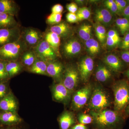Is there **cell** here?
Segmentation results:
<instances>
[{
    "instance_id": "cell-16",
    "label": "cell",
    "mask_w": 129,
    "mask_h": 129,
    "mask_svg": "<svg viewBox=\"0 0 129 129\" xmlns=\"http://www.w3.org/2000/svg\"><path fill=\"white\" fill-rule=\"evenodd\" d=\"M71 93V92L66 88L62 82L56 84L53 86V98L57 101H67L69 99Z\"/></svg>"
},
{
    "instance_id": "cell-10",
    "label": "cell",
    "mask_w": 129,
    "mask_h": 129,
    "mask_svg": "<svg viewBox=\"0 0 129 129\" xmlns=\"http://www.w3.org/2000/svg\"><path fill=\"white\" fill-rule=\"evenodd\" d=\"M20 26L11 29H0V47L18 41L21 38Z\"/></svg>"
},
{
    "instance_id": "cell-20",
    "label": "cell",
    "mask_w": 129,
    "mask_h": 129,
    "mask_svg": "<svg viewBox=\"0 0 129 129\" xmlns=\"http://www.w3.org/2000/svg\"><path fill=\"white\" fill-rule=\"evenodd\" d=\"M18 5L12 0H0V13L16 16L19 11Z\"/></svg>"
},
{
    "instance_id": "cell-17",
    "label": "cell",
    "mask_w": 129,
    "mask_h": 129,
    "mask_svg": "<svg viewBox=\"0 0 129 129\" xmlns=\"http://www.w3.org/2000/svg\"><path fill=\"white\" fill-rule=\"evenodd\" d=\"M95 19L97 23L107 26L110 25L113 19L112 13L108 9L100 8L96 10Z\"/></svg>"
},
{
    "instance_id": "cell-24",
    "label": "cell",
    "mask_w": 129,
    "mask_h": 129,
    "mask_svg": "<svg viewBox=\"0 0 129 129\" xmlns=\"http://www.w3.org/2000/svg\"><path fill=\"white\" fill-rule=\"evenodd\" d=\"M47 69V63L37 57L34 64L29 68V70L33 73L48 76Z\"/></svg>"
},
{
    "instance_id": "cell-4",
    "label": "cell",
    "mask_w": 129,
    "mask_h": 129,
    "mask_svg": "<svg viewBox=\"0 0 129 129\" xmlns=\"http://www.w3.org/2000/svg\"><path fill=\"white\" fill-rule=\"evenodd\" d=\"M89 102V108L92 111H99L109 107L111 101L107 92L100 87H96L92 90Z\"/></svg>"
},
{
    "instance_id": "cell-19",
    "label": "cell",
    "mask_w": 129,
    "mask_h": 129,
    "mask_svg": "<svg viewBox=\"0 0 129 129\" xmlns=\"http://www.w3.org/2000/svg\"><path fill=\"white\" fill-rule=\"evenodd\" d=\"M103 62L110 70L118 72L122 70L123 65L122 61L117 56L113 54H109L103 58Z\"/></svg>"
},
{
    "instance_id": "cell-38",
    "label": "cell",
    "mask_w": 129,
    "mask_h": 129,
    "mask_svg": "<svg viewBox=\"0 0 129 129\" xmlns=\"http://www.w3.org/2000/svg\"><path fill=\"white\" fill-rule=\"evenodd\" d=\"M66 17L67 22L69 23H75L79 21L78 17L75 13H68L66 14Z\"/></svg>"
},
{
    "instance_id": "cell-50",
    "label": "cell",
    "mask_w": 129,
    "mask_h": 129,
    "mask_svg": "<svg viewBox=\"0 0 129 129\" xmlns=\"http://www.w3.org/2000/svg\"><path fill=\"white\" fill-rule=\"evenodd\" d=\"M125 76L127 77V78L129 80V68L127 70V71L125 72Z\"/></svg>"
},
{
    "instance_id": "cell-41",
    "label": "cell",
    "mask_w": 129,
    "mask_h": 129,
    "mask_svg": "<svg viewBox=\"0 0 129 129\" xmlns=\"http://www.w3.org/2000/svg\"><path fill=\"white\" fill-rule=\"evenodd\" d=\"M63 11V7L62 5L60 4H56L51 8L52 13L62 14Z\"/></svg>"
},
{
    "instance_id": "cell-22",
    "label": "cell",
    "mask_w": 129,
    "mask_h": 129,
    "mask_svg": "<svg viewBox=\"0 0 129 129\" xmlns=\"http://www.w3.org/2000/svg\"><path fill=\"white\" fill-rule=\"evenodd\" d=\"M59 123L61 129H69L75 123L73 114L69 111H65L60 116Z\"/></svg>"
},
{
    "instance_id": "cell-33",
    "label": "cell",
    "mask_w": 129,
    "mask_h": 129,
    "mask_svg": "<svg viewBox=\"0 0 129 129\" xmlns=\"http://www.w3.org/2000/svg\"><path fill=\"white\" fill-rule=\"evenodd\" d=\"M79 21L88 19L91 15L90 11L88 8L83 7L78 8L76 13Z\"/></svg>"
},
{
    "instance_id": "cell-49",
    "label": "cell",
    "mask_w": 129,
    "mask_h": 129,
    "mask_svg": "<svg viewBox=\"0 0 129 129\" xmlns=\"http://www.w3.org/2000/svg\"><path fill=\"white\" fill-rule=\"evenodd\" d=\"M84 1H81V0H78V1H75V2L76 3V4H78L79 5H83L84 3L85 2Z\"/></svg>"
},
{
    "instance_id": "cell-21",
    "label": "cell",
    "mask_w": 129,
    "mask_h": 129,
    "mask_svg": "<svg viewBox=\"0 0 129 129\" xmlns=\"http://www.w3.org/2000/svg\"><path fill=\"white\" fill-rule=\"evenodd\" d=\"M19 26L15 16L6 13H0V29H11Z\"/></svg>"
},
{
    "instance_id": "cell-45",
    "label": "cell",
    "mask_w": 129,
    "mask_h": 129,
    "mask_svg": "<svg viewBox=\"0 0 129 129\" xmlns=\"http://www.w3.org/2000/svg\"><path fill=\"white\" fill-rule=\"evenodd\" d=\"M70 129H88V128L85 125L80 123L74 125Z\"/></svg>"
},
{
    "instance_id": "cell-15",
    "label": "cell",
    "mask_w": 129,
    "mask_h": 129,
    "mask_svg": "<svg viewBox=\"0 0 129 129\" xmlns=\"http://www.w3.org/2000/svg\"><path fill=\"white\" fill-rule=\"evenodd\" d=\"M17 108V102L11 91L0 100V111L16 112Z\"/></svg>"
},
{
    "instance_id": "cell-7",
    "label": "cell",
    "mask_w": 129,
    "mask_h": 129,
    "mask_svg": "<svg viewBox=\"0 0 129 129\" xmlns=\"http://www.w3.org/2000/svg\"><path fill=\"white\" fill-rule=\"evenodd\" d=\"M33 49L37 57L46 63L56 60L58 57L53 48L44 39Z\"/></svg>"
},
{
    "instance_id": "cell-36",
    "label": "cell",
    "mask_w": 129,
    "mask_h": 129,
    "mask_svg": "<svg viewBox=\"0 0 129 129\" xmlns=\"http://www.w3.org/2000/svg\"><path fill=\"white\" fill-rule=\"evenodd\" d=\"M118 8V14H122L126 7L128 6L127 1L124 0H115L114 1Z\"/></svg>"
},
{
    "instance_id": "cell-44",
    "label": "cell",
    "mask_w": 129,
    "mask_h": 129,
    "mask_svg": "<svg viewBox=\"0 0 129 129\" xmlns=\"http://www.w3.org/2000/svg\"><path fill=\"white\" fill-rule=\"evenodd\" d=\"M122 15L123 16L124 18L127 19L129 21V5H128L124 9Z\"/></svg>"
},
{
    "instance_id": "cell-6",
    "label": "cell",
    "mask_w": 129,
    "mask_h": 129,
    "mask_svg": "<svg viewBox=\"0 0 129 129\" xmlns=\"http://www.w3.org/2000/svg\"><path fill=\"white\" fill-rule=\"evenodd\" d=\"M21 37L29 48H35L43 39V33L35 28L29 27L22 29Z\"/></svg>"
},
{
    "instance_id": "cell-31",
    "label": "cell",
    "mask_w": 129,
    "mask_h": 129,
    "mask_svg": "<svg viewBox=\"0 0 129 129\" xmlns=\"http://www.w3.org/2000/svg\"><path fill=\"white\" fill-rule=\"evenodd\" d=\"M116 24L122 35L129 31V21L125 18H118L116 20Z\"/></svg>"
},
{
    "instance_id": "cell-13",
    "label": "cell",
    "mask_w": 129,
    "mask_h": 129,
    "mask_svg": "<svg viewBox=\"0 0 129 129\" xmlns=\"http://www.w3.org/2000/svg\"><path fill=\"white\" fill-rule=\"evenodd\" d=\"M47 72L48 76L55 79L61 78L64 70V67L62 63L56 60L47 63Z\"/></svg>"
},
{
    "instance_id": "cell-43",
    "label": "cell",
    "mask_w": 129,
    "mask_h": 129,
    "mask_svg": "<svg viewBox=\"0 0 129 129\" xmlns=\"http://www.w3.org/2000/svg\"><path fill=\"white\" fill-rule=\"evenodd\" d=\"M108 10H109L112 13L118 14V11L117 7V5H116L115 1L113 3L112 5V6L110 7V8L108 9Z\"/></svg>"
},
{
    "instance_id": "cell-30",
    "label": "cell",
    "mask_w": 129,
    "mask_h": 129,
    "mask_svg": "<svg viewBox=\"0 0 129 129\" xmlns=\"http://www.w3.org/2000/svg\"><path fill=\"white\" fill-rule=\"evenodd\" d=\"M95 30L96 36L98 39L101 44L104 45L107 39L106 28L103 25L97 23L95 26Z\"/></svg>"
},
{
    "instance_id": "cell-12",
    "label": "cell",
    "mask_w": 129,
    "mask_h": 129,
    "mask_svg": "<svg viewBox=\"0 0 129 129\" xmlns=\"http://www.w3.org/2000/svg\"><path fill=\"white\" fill-rule=\"evenodd\" d=\"M43 39L50 45L57 55L58 57H61L60 47L61 37L55 33L51 32L48 29L43 33Z\"/></svg>"
},
{
    "instance_id": "cell-48",
    "label": "cell",
    "mask_w": 129,
    "mask_h": 129,
    "mask_svg": "<svg viewBox=\"0 0 129 129\" xmlns=\"http://www.w3.org/2000/svg\"><path fill=\"white\" fill-rule=\"evenodd\" d=\"M0 129H18L16 127H12V126H7L6 127H1Z\"/></svg>"
},
{
    "instance_id": "cell-47",
    "label": "cell",
    "mask_w": 129,
    "mask_h": 129,
    "mask_svg": "<svg viewBox=\"0 0 129 129\" xmlns=\"http://www.w3.org/2000/svg\"><path fill=\"white\" fill-rule=\"evenodd\" d=\"M124 113L125 114V115L127 117H129V103L127 105V107H126L125 108V109Z\"/></svg>"
},
{
    "instance_id": "cell-1",
    "label": "cell",
    "mask_w": 129,
    "mask_h": 129,
    "mask_svg": "<svg viewBox=\"0 0 129 129\" xmlns=\"http://www.w3.org/2000/svg\"><path fill=\"white\" fill-rule=\"evenodd\" d=\"M97 129H119L123 119L119 113L115 111L104 109L90 113Z\"/></svg>"
},
{
    "instance_id": "cell-11",
    "label": "cell",
    "mask_w": 129,
    "mask_h": 129,
    "mask_svg": "<svg viewBox=\"0 0 129 129\" xmlns=\"http://www.w3.org/2000/svg\"><path fill=\"white\" fill-rule=\"evenodd\" d=\"M93 59L89 56H86L81 59L78 63V69L80 77L84 82H87L89 79L94 69Z\"/></svg>"
},
{
    "instance_id": "cell-9",
    "label": "cell",
    "mask_w": 129,
    "mask_h": 129,
    "mask_svg": "<svg viewBox=\"0 0 129 129\" xmlns=\"http://www.w3.org/2000/svg\"><path fill=\"white\" fill-rule=\"evenodd\" d=\"M81 45L77 39L69 37L62 44V53L67 58H72L78 56L81 51Z\"/></svg>"
},
{
    "instance_id": "cell-42",
    "label": "cell",
    "mask_w": 129,
    "mask_h": 129,
    "mask_svg": "<svg viewBox=\"0 0 129 129\" xmlns=\"http://www.w3.org/2000/svg\"><path fill=\"white\" fill-rule=\"evenodd\" d=\"M121 57L124 61L129 63V49L122 52L121 54Z\"/></svg>"
},
{
    "instance_id": "cell-37",
    "label": "cell",
    "mask_w": 129,
    "mask_h": 129,
    "mask_svg": "<svg viewBox=\"0 0 129 129\" xmlns=\"http://www.w3.org/2000/svg\"><path fill=\"white\" fill-rule=\"evenodd\" d=\"M10 91L8 90V81L0 83V100L5 97Z\"/></svg>"
},
{
    "instance_id": "cell-40",
    "label": "cell",
    "mask_w": 129,
    "mask_h": 129,
    "mask_svg": "<svg viewBox=\"0 0 129 129\" xmlns=\"http://www.w3.org/2000/svg\"><path fill=\"white\" fill-rule=\"evenodd\" d=\"M66 8L69 12L75 14H76L78 9V5L76 3L74 2L67 4L66 5Z\"/></svg>"
},
{
    "instance_id": "cell-35",
    "label": "cell",
    "mask_w": 129,
    "mask_h": 129,
    "mask_svg": "<svg viewBox=\"0 0 129 129\" xmlns=\"http://www.w3.org/2000/svg\"><path fill=\"white\" fill-rule=\"evenodd\" d=\"M78 120L80 123L84 125L91 123L93 120L91 116L85 114H80L79 115Z\"/></svg>"
},
{
    "instance_id": "cell-32",
    "label": "cell",
    "mask_w": 129,
    "mask_h": 129,
    "mask_svg": "<svg viewBox=\"0 0 129 129\" xmlns=\"http://www.w3.org/2000/svg\"><path fill=\"white\" fill-rule=\"evenodd\" d=\"M62 14L51 13L47 17L46 23L51 26L60 23L62 21Z\"/></svg>"
},
{
    "instance_id": "cell-46",
    "label": "cell",
    "mask_w": 129,
    "mask_h": 129,
    "mask_svg": "<svg viewBox=\"0 0 129 129\" xmlns=\"http://www.w3.org/2000/svg\"><path fill=\"white\" fill-rule=\"evenodd\" d=\"M114 2V1L113 0H107L105 1L104 2V5L107 7V9H108L112 5Z\"/></svg>"
},
{
    "instance_id": "cell-23",
    "label": "cell",
    "mask_w": 129,
    "mask_h": 129,
    "mask_svg": "<svg viewBox=\"0 0 129 129\" xmlns=\"http://www.w3.org/2000/svg\"><path fill=\"white\" fill-rule=\"evenodd\" d=\"M36 54L32 48H28L22 54L20 60L22 65L30 68L36 60Z\"/></svg>"
},
{
    "instance_id": "cell-26",
    "label": "cell",
    "mask_w": 129,
    "mask_h": 129,
    "mask_svg": "<svg viewBox=\"0 0 129 129\" xmlns=\"http://www.w3.org/2000/svg\"><path fill=\"white\" fill-rule=\"evenodd\" d=\"M22 65L20 61L7 62L6 69L9 79L19 73L22 70Z\"/></svg>"
},
{
    "instance_id": "cell-5",
    "label": "cell",
    "mask_w": 129,
    "mask_h": 129,
    "mask_svg": "<svg viewBox=\"0 0 129 129\" xmlns=\"http://www.w3.org/2000/svg\"><path fill=\"white\" fill-rule=\"evenodd\" d=\"M62 83L72 93L78 86L80 75L78 68L73 64H69L64 68L63 74Z\"/></svg>"
},
{
    "instance_id": "cell-34",
    "label": "cell",
    "mask_w": 129,
    "mask_h": 129,
    "mask_svg": "<svg viewBox=\"0 0 129 129\" xmlns=\"http://www.w3.org/2000/svg\"><path fill=\"white\" fill-rule=\"evenodd\" d=\"M6 63L0 60V83L7 82L9 79L6 69Z\"/></svg>"
},
{
    "instance_id": "cell-18",
    "label": "cell",
    "mask_w": 129,
    "mask_h": 129,
    "mask_svg": "<svg viewBox=\"0 0 129 129\" xmlns=\"http://www.w3.org/2000/svg\"><path fill=\"white\" fill-rule=\"evenodd\" d=\"M21 119L16 112L0 111V124L12 126L21 122Z\"/></svg>"
},
{
    "instance_id": "cell-25",
    "label": "cell",
    "mask_w": 129,
    "mask_h": 129,
    "mask_svg": "<svg viewBox=\"0 0 129 129\" xmlns=\"http://www.w3.org/2000/svg\"><path fill=\"white\" fill-rule=\"evenodd\" d=\"M111 75L110 70L107 66L101 64L97 67L95 78L98 81L103 83L106 82L111 78Z\"/></svg>"
},
{
    "instance_id": "cell-39",
    "label": "cell",
    "mask_w": 129,
    "mask_h": 129,
    "mask_svg": "<svg viewBox=\"0 0 129 129\" xmlns=\"http://www.w3.org/2000/svg\"><path fill=\"white\" fill-rule=\"evenodd\" d=\"M121 47L124 50L129 49V31L125 34L124 37L122 41Z\"/></svg>"
},
{
    "instance_id": "cell-3",
    "label": "cell",
    "mask_w": 129,
    "mask_h": 129,
    "mask_svg": "<svg viewBox=\"0 0 129 129\" xmlns=\"http://www.w3.org/2000/svg\"><path fill=\"white\" fill-rule=\"evenodd\" d=\"M114 95V111L120 112L124 111L129 103V84L126 81H117L113 86Z\"/></svg>"
},
{
    "instance_id": "cell-51",
    "label": "cell",
    "mask_w": 129,
    "mask_h": 129,
    "mask_svg": "<svg viewBox=\"0 0 129 129\" xmlns=\"http://www.w3.org/2000/svg\"><path fill=\"white\" fill-rule=\"evenodd\" d=\"M127 3H128V5H129V0H128V1H127Z\"/></svg>"
},
{
    "instance_id": "cell-14",
    "label": "cell",
    "mask_w": 129,
    "mask_h": 129,
    "mask_svg": "<svg viewBox=\"0 0 129 129\" xmlns=\"http://www.w3.org/2000/svg\"><path fill=\"white\" fill-rule=\"evenodd\" d=\"M47 29L57 35L61 38L66 39L70 37L72 33V28L68 24L64 21L61 22L56 25L51 26Z\"/></svg>"
},
{
    "instance_id": "cell-8",
    "label": "cell",
    "mask_w": 129,
    "mask_h": 129,
    "mask_svg": "<svg viewBox=\"0 0 129 129\" xmlns=\"http://www.w3.org/2000/svg\"><path fill=\"white\" fill-rule=\"evenodd\" d=\"M92 92V87L88 84L76 91L73 96L72 106L75 110L83 108L90 99Z\"/></svg>"
},
{
    "instance_id": "cell-29",
    "label": "cell",
    "mask_w": 129,
    "mask_h": 129,
    "mask_svg": "<svg viewBox=\"0 0 129 129\" xmlns=\"http://www.w3.org/2000/svg\"><path fill=\"white\" fill-rule=\"evenodd\" d=\"M91 25L87 24H83L79 28L78 32L79 36L83 40L87 41L91 38Z\"/></svg>"
},
{
    "instance_id": "cell-28",
    "label": "cell",
    "mask_w": 129,
    "mask_h": 129,
    "mask_svg": "<svg viewBox=\"0 0 129 129\" xmlns=\"http://www.w3.org/2000/svg\"><path fill=\"white\" fill-rule=\"evenodd\" d=\"M86 50L90 55L96 56L100 51V46L99 42L93 38H91L85 42Z\"/></svg>"
},
{
    "instance_id": "cell-27",
    "label": "cell",
    "mask_w": 129,
    "mask_h": 129,
    "mask_svg": "<svg viewBox=\"0 0 129 129\" xmlns=\"http://www.w3.org/2000/svg\"><path fill=\"white\" fill-rule=\"evenodd\" d=\"M120 41L119 34L116 30L111 29L107 33L106 42L107 45L109 47L117 46L120 43Z\"/></svg>"
},
{
    "instance_id": "cell-2",
    "label": "cell",
    "mask_w": 129,
    "mask_h": 129,
    "mask_svg": "<svg viewBox=\"0 0 129 129\" xmlns=\"http://www.w3.org/2000/svg\"><path fill=\"white\" fill-rule=\"evenodd\" d=\"M28 48L22 39L0 47V60L6 62L19 61L22 54Z\"/></svg>"
}]
</instances>
